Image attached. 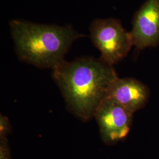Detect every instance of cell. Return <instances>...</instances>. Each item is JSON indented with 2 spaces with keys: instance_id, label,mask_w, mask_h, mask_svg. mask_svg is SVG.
Listing matches in <instances>:
<instances>
[{
  "instance_id": "obj_1",
  "label": "cell",
  "mask_w": 159,
  "mask_h": 159,
  "mask_svg": "<svg viewBox=\"0 0 159 159\" xmlns=\"http://www.w3.org/2000/svg\"><path fill=\"white\" fill-rule=\"evenodd\" d=\"M52 76L69 110L85 121L94 117L118 78L113 66L90 57L63 61L52 70Z\"/></svg>"
},
{
  "instance_id": "obj_2",
  "label": "cell",
  "mask_w": 159,
  "mask_h": 159,
  "mask_svg": "<svg viewBox=\"0 0 159 159\" xmlns=\"http://www.w3.org/2000/svg\"><path fill=\"white\" fill-rule=\"evenodd\" d=\"M10 27L20 60L40 68H56L65 61V55L74 41L84 36L70 25L13 20Z\"/></svg>"
},
{
  "instance_id": "obj_3",
  "label": "cell",
  "mask_w": 159,
  "mask_h": 159,
  "mask_svg": "<svg viewBox=\"0 0 159 159\" xmlns=\"http://www.w3.org/2000/svg\"><path fill=\"white\" fill-rule=\"evenodd\" d=\"M90 32L93 44L100 52V59L111 66L124 59L133 46L130 32L116 19H96Z\"/></svg>"
},
{
  "instance_id": "obj_4",
  "label": "cell",
  "mask_w": 159,
  "mask_h": 159,
  "mask_svg": "<svg viewBox=\"0 0 159 159\" xmlns=\"http://www.w3.org/2000/svg\"><path fill=\"white\" fill-rule=\"evenodd\" d=\"M133 114L119 103L106 98L97 109L94 117L102 141L113 144L124 139L130 130Z\"/></svg>"
},
{
  "instance_id": "obj_5",
  "label": "cell",
  "mask_w": 159,
  "mask_h": 159,
  "mask_svg": "<svg viewBox=\"0 0 159 159\" xmlns=\"http://www.w3.org/2000/svg\"><path fill=\"white\" fill-rule=\"evenodd\" d=\"M133 46L139 49L159 44V0H147L136 12L130 32Z\"/></svg>"
},
{
  "instance_id": "obj_6",
  "label": "cell",
  "mask_w": 159,
  "mask_h": 159,
  "mask_svg": "<svg viewBox=\"0 0 159 159\" xmlns=\"http://www.w3.org/2000/svg\"><path fill=\"white\" fill-rule=\"evenodd\" d=\"M148 97V90L140 81L133 78L118 77L111 86L107 98L134 114L144 106Z\"/></svg>"
},
{
  "instance_id": "obj_7",
  "label": "cell",
  "mask_w": 159,
  "mask_h": 159,
  "mask_svg": "<svg viewBox=\"0 0 159 159\" xmlns=\"http://www.w3.org/2000/svg\"><path fill=\"white\" fill-rule=\"evenodd\" d=\"M12 126L8 118L1 114L0 115V139L7 138L11 133Z\"/></svg>"
},
{
  "instance_id": "obj_8",
  "label": "cell",
  "mask_w": 159,
  "mask_h": 159,
  "mask_svg": "<svg viewBox=\"0 0 159 159\" xmlns=\"http://www.w3.org/2000/svg\"><path fill=\"white\" fill-rule=\"evenodd\" d=\"M0 159H11V154L7 138L0 139Z\"/></svg>"
}]
</instances>
